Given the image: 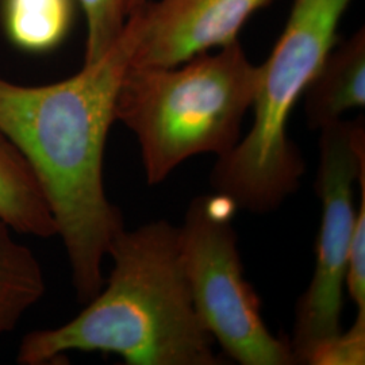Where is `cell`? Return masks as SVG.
<instances>
[{
  "mask_svg": "<svg viewBox=\"0 0 365 365\" xmlns=\"http://www.w3.org/2000/svg\"><path fill=\"white\" fill-rule=\"evenodd\" d=\"M75 7L76 0H0V24L16 49L52 52L69 36Z\"/></svg>",
  "mask_w": 365,
  "mask_h": 365,
  "instance_id": "10",
  "label": "cell"
},
{
  "mask_svg": "<svg viewBox=\"0 0 365 365\" xmlns=\"http://www.w3.org/2000/svg\"><path fill=\"white\" fill-rule=\"evenodd\" d=\"M304 113L312 129H322L345 113L365 105V30L329 52L303 92Z\"/></svg>",
  "mask_w": 365,
  "mask_h": 365,
  "instance_id": "8",
  "label": "cell"
},
{
  "mask_svg": "<svg viewBox=\"0 0 365 365\" xmlns=\"http://www.w3.org/2000/svg\"><path fill=\"white\" fill-rule=\"evenodd\" d=\"M272 0H148L134 11L138 37L131 66H173L237 38ZM131 15V14H130Z\"/></svg>",
  "mask_w": 365,
  "mask_h": 365,
  "instance_id": "7",
  "label": "cell"
},
{
  "mask_svg": "<svg viewBox=\"0 0 365 365\" xmlns=\"http://www.w3.org/2000/svg\"><path fill=\"white\" fill-rule=\"evenodd\" d=\"M321 130L315 182L322 203L312 282L295 310L291 349L297 364H307L317 346L341 333L344 286L352 241L354 184L365 170L363 118L339 119Z\"/></svg>",
  "mask_w": 365,
  "mask_h": 365,
  "instance_id": "6",
  "label": "cell"
},
{
  "mask_svg": "<svg viewBox=\"0 0 365 365\" xmlns=\"http://www.w3.org/2000/svg\"><path fill=\"white\" fill-rule=\"evenodd\" d=\"M235 203L221 194L196 196L178 245L196 312L214 341L242 365L297 364L289 339L264 322L261 300L244 276L233 226Z\"/></svg>",
  "mask_w": 365,
  "mask_h": 365,
  "instance_id": "5",
  "label": "cell"
},
{
  "mask_svg": "<svg viewBox=\"0 0 365 365\" xmlns=\"http://www.w3.org/2000/svg\"><path fill=\"white\" fill-rule=\"evenodd\" d=\"M360 206L356 210L345 284L357 309V319H365V170L360 173Z\"/></svg>",
  "mask_w": 365,
  "mask_h": 365,
  "instance_id": "13",
  "label": "cell"
},
{
  "mask_svg": "<svg viewBox=\"0 0 365 365\" xmlns=\"http://www.w3.org/2000/svg\"><path fill=\"white\" fill-rule=\"evenodd\" d=\"M107 256V284L64 325L26 334L19 364H51L73 351L114 353L130 365L221 364L194 306L178 227L167 220L123 227Z\"/></svg>",
  "mask_w": 365,
  "mask_h": 365,
  "instance_id": "2",
  "label": "cell"
},
{
  "mask_svg": "<svg viewBox=\"0 0 365 365\" xmlns=\"http://www.w3.org/2000/svg\"><path fill=\"white\" fill-rule=\"evenodd\" d=\"M148 0H128V15L134 13L140 7H143Z\"/></svg>",
  "mask_w": 365,
  "mask_h": 365,
  "instance_id": "15",
  "label": "cell"
},
{
  "mask_svg": "<svg viewBox=\"0 0 365 365\" xmlns=\"http://www.w3.org/2000/svg\"><path fill=\"white\" fill-rule=\"evenodd\" d=\"M365 360V319L354 321L348 331L321 344L310 354L307 364L360 365Z\"/></svg>",
  "mask_w": 365,
  "mask_h": 365,
  "instance_id": "14",
  "label": "cell"
},
{
  "mask_svg": "<svg viewBox=\"0 0 365 365\" xmlns=\"http://www.w3.org/2000/svg\"><path fill=\"white\" fill-rule=\"evenodd\" d=\"M87 24L84 63L102 57L128 24V0H76Z\"/></svg>",
  "mask_w": 365,
  "mask_h": 365,
  "instance_id": "12",
  "label": "cell"
},
{
  "mask_svg": "<svg viewBox=\"0 0 365 365\" xmlns=\"http://www.w3.org/2000/svg\"><path fill=\"white\" fill-rule=\"evenodd\" d=\"M352 0H294L286 27L260 66L253 125L218 157L210 182L237 209L265 214L299 187L304 161L287 134L289 114L336 42Z\"/></svg>",
  "mask_w": 365,
  "mask_h": 365,
  "instance_id": "4",
  "label": "cell"
},
{
  "mask_svg": "<svg viewBox=\"0 0 365 365\" xmlns=\"http://www.w3.org/2000/svg\"><path fill=\"white\" fill-rule=\"evenodd\" d=\"M0 220L15 233L57 235L52 210L25 156L0 131Z\"/></svg>",
  "mask_w": 365,
  "mask_h": 365,
  "instance_id": "9",
  "label": "cell"
},
{
  "mask_svg": "<svg viewBox=\"0 0 365 365\" xmlns=\"http://www.w3.org/2000/svg\"><path fill=\"white\" fill-rule=\"evenodd\" d=\"M14 233L0 220V337L13 331L46 291L43 271L36 255L18 242Z\"/></svg>",
  "mask_w": 365,
  "mask_h": 365,
  "instance_id": "11",
  "label": "cell"
},
{
  "mask_svg": "<svg viewBox=\"0 0 365 365\" xmlns=\"http://www.w3.org/2000/svg\"><path fill=\"white\" fill-rule=\"evenodd\" d=\"M138 37L134 14L117 42L71 78L43 86L0 76V131L25 156L52 210L80 302L105 284L102 265L125 227L106 195L103 157L118 90Z\"/></svg>",
  "mask_w": 365,
  "mask_h": 365,
  "instance_id": "1",
  "label": "cell"
},
{
  "mask_svg": "<svg viewBox=\"0 0 365 365\" xmlns=\"http://www.w3.org/2000/svg\"><path fill=\"white\" fill-rule=\"evenodd\" d=\"M260 66L238 39L173 66H129L115 119L135 135L146 180L158 184L185 160L226 155L257 91Z\"/></svg>",
  "mask_w": 365,
  "mask_h": 365,
  "instance_id": "3",
  "label": "cell"
}]
</instances>
